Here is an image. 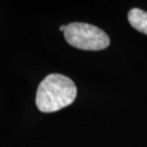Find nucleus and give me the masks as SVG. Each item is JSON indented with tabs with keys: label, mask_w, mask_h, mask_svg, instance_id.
<instances>
[{
	"label": "nucleus",
	"mask_w": 147,
	"mask_h": 147,
	"mask_svg": "<svg viewBox=\"0 0 147 147\" xmlns=\"http://www.w3.org/2000/svg\"><path fill=\"white\" fill-rule=\"evenodd\" d=\"M76 93V84L71 78L60 74H51L37 88L36 104L43 113H53L72 104Z\"/></svg>",
	"instance_id": "obj_1"
},
{
	"label": "nucleus",
	"mask_w": 147,
	"mask_h": 147,
	"mask_svg": "<svg viewBox=\"0 0 147 147\" xmlns=\"http://www.w3.org/2000/svg\"><path fill=\"white\" fill-rule=\"evenodd\" d=\"M64 36L71 46L86 51L103 50L110 44V38L105 32L87 23H70L66 26Z\"/></svg>",
	"instance_id": "obj_2"
},
{
	"label": "nucleus",
	"mask_w": 147,
	"mask_h": 147,
	"mask_svg": "<svg viewBox=\"0 0 147 147\" xmlns=\"http://www.w3.org/2000/svg\"><path fill=\"white\" fill-rule=\"evenodd\" d=\"M129 23L140 33L147 34V11L140 9H132L128 13Z\"/></svg>",
	"instance_id": "obj_3"
},
{
	"label": "nucleus",
	"mask_w": 147,
	"mask_h": 147,
	"mask_svg": "<svg viewBox=\"0 0 147 147\" xmlns=\"http://www.w3.org/2000/svg\"><path fill=\"white\" fill-rule=\"evenodd\" d=\"M59 30H60V31H62V32H65V30H66V26H65V25H62V26H60Z\"/></svg>",
	"instance_id": "obj_4"
}]
</instances>
